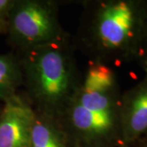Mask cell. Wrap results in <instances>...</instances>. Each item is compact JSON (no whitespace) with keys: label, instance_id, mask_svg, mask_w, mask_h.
I'll list each match as a JSON object with an SVG mask.
<instances>
[{"label":"cell","instance_id":"cell-1","mask_svg":"<svg viewBox=\"0 0 147 147\" xmlns=\"http://www.w3.org/2000/svg\"><path fill=\"white\" fill-rule=\"evenodd\" d=\"M122 92L113 66L89 61L58 120L74 147H122Z\"/></svg>","mask_w":147,"mask_h":147},{"label":"cell","instance_id":"cell-2","mask_svg":"<svg viewBox=\"0 0 147 147\" xmlns=\"http://www.w3.org/2000/svg\"><path fill=\"white\" fill-rule=\"evenodd\" d=\"M74 45L89 61L112 66L137 62L147 20V0L84 1Z\"/></svg>","mask_w":147,"mask_h":147},{"label":"cell","instance_id":"cell-3","mask_svg":"<svg viewBox=\"0 0 147 147\" xmlns=\"http://www.w3.org/2000/svg\"><path fill=\"white\" fill-rule=\"evenodd\" d=\"M68 35L18 54L24 96L37 113L58 119L79 83L81 71Z\"/></svg>","mask_w":147,"mask_h":147},{"label":"cell","instance_id":"cell-4","mask_svg":"<svg viewBox=\"0 0 147 147\" xmlns=\"http://www.w3.org/2000/svg\"><path fill=\"white\" fill-rule=\"evenodd\" d=\"M6 32L19 53L69 35L59 20L57 2L51 0H16Z\"/></svg>","mask_w":147,"mask_h":147},{"label":"cell","instance_id":"cell-5","mask_svg":"<svg viewBox=\"0 0 147 147\" xmlns=\"http://www.w3.org/2000/svg\"><path fill=\"white\" fill-rule=\"evenodd\" d=\"M0 112V147H30L35 111L24 95L5 100Z\"/></svg>","mask_w":147,"mask_h":147},{"label":"cell","instance_id":"cell-6","mask_svg":"<svg viewBox=\"0 0 147 147\" xmlns=\"http://www.w3.org/2000/svg\"><path fill=\"white\" fill-rule=\"evenodd\" d=\"M122 147H128L147 135V74L122 93L120 102Z\"/></svg>","mask_w":147,"mask_h":147},{"label":"cell","instance_id":"cell-7","mask_svg":"<svg viewBox=\"0 0 147 147\" xmlns=\"http://www.w3.org/2000/svg\"><path fill=\"white\" fill-rule=\"evenodd\" d=\"M70 138L58 119L35 112L30 147H71Z\"/></svg>","mask_w":147,"mask_h":147},{"label":"cell","instance_id":"cell-8","mask_svg":"<svg viewBox=\"0 0 147 147\" xmlns=\"http://www.w3.org/2000/svg\"><path fill=\"white\" fill-rule=\"evenodd\" d=\"M22 87V72L17 56L0 55V101L3 103Z\"/></svg>","mask_w":147,"mask_h":147},{"label":"cell","instance_id":"cell-9","mask_svg":"<svg viewBox=\"0 0 147 147\" xmlns=\"http://www.w3.org/2000/svg\"><path fill=\"white\" fill-rule=\"evenodd\" d=\"M137 62L142 67V70L144 71V74H147V20L146 27H145L144 35H143V39H142V46L140 48V52H139Z\"/></svg>","mask_w":147,"mask_h":147},{"label":"cell","instance_id":"cell-10","mask_svg":"<svg viewBox=\"0 0 147 147\" xmlns=\"http://www.w3.org/2000/svg\"><path fill=\"white\" fill-rule=\"evenodd\" d=\"M16 0H0V20L5 21L9 17L11 11L16 3Z\"/></svg>","mask_w":147,"mask_h":147},{"label":"cell","instance_id":"cell-11","mask_svg":"<svg viewBox=\"0 0 147 147\" xmlns=\"http://www.w3.org/2000/svg\"><path fill=\"white\" fill-rule=\"evenodd\" d=\"M128 147H147V135L140 138L138 141Z\"/></svg>","mask_w":147,"mask_h":147},{"label":"cell","instance_id":"cell-12","mask_svg":"<svg viewBox=\"0 0 147 147\" xmlns=\"http://www.w3.org/2000/svg\"><path fill=\"white\" fill-rule=\"evenodd\" d=\"M6 29H7V23L5 21L0 20V34L6 32Z\"/></svg>","mask_w":147,"mask_h":147}]
</instances>
